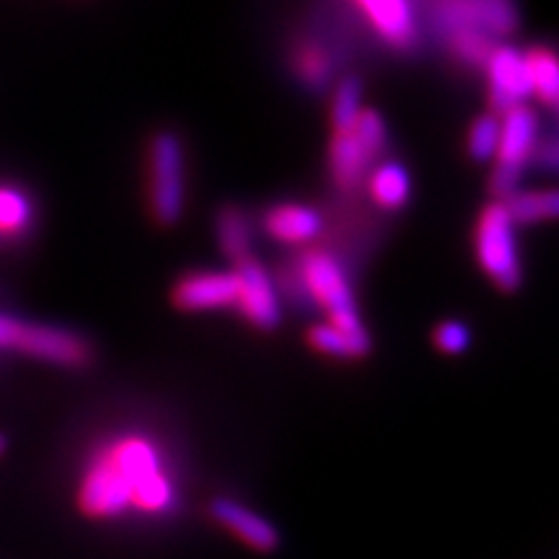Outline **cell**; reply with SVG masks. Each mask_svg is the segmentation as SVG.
<instances>
[{"instance_id":"1","label":"cell","mask_w":559,"mask_h":559,"mask_svg":"<svg viewBox=\"0 0 559 559\" xmlns=\"http://www.w3.org/2000/svg\"><path fill=\"white\" fill-rule=\"evenodd\" d=\"M104 461L130 495V510L145 515H164L177 506V485L166 469L164 453L143 432H124L102 445Z\"/></svg>"},{"instance_id":"2","label":"cell","mask_w":559,"mask_h":559,"mask_svg":"<svg viewBox=\"0 0 559 559\" xmlns=\"http://www.w3.org/2000/svg\"><path fill=\"white\" fill-rule=\"evenodd\" d=\"M296 275L300 290L326 313V324L353 334L368 332L358 313V304H355L353 285H349L347 272L342 270L337 257L330 251L309 249L298 260Z\"/></svg>"},{"instance_id":"3","label":"cell","mask_w":559,"mask_h":559,"mask_svg":"<svg viewBox=\"0 0 559 559\" xmlns=\"http://www.w3.org/2000/svg\"><path fill=\"white\" fill-rule=\"evenodd\" d=\"M389 130L376 109H362L353 128L334 132L330 145V174L340 190H358L373 164L383 156Z\"/></svg>"},{"instance_id":"4","label":"cell","mask_w":559,"mask_h":559,"mask_svg":"<svg viewBox=\"0 0 559 559\" xmlns=\"http://www.w3.org/2000/svg\"><path fill=\"white\" fill-rule=\"evenodd\" d=\"M500 117V140L498 153H495V169L489 177V187L498 202H506L510 194L519 192L521 174L539 153V117L536 111L523 104V107L508 109Z\"/></svg>"},{"instance_id":"5","label":"cell","mask_w":559,"mask_h":559,"mask_svg":"<svg viewBox=\"0 0 559 559\" xmlns=\"http://www.w3.org/2000/svg\"><path fill=\"white\" fill-rule=\"evenodd\" d=\"M502 202H489L481 210L477 230H474V251L485 275L498 285L500 290H515L521 285L523 264L519 249V234Z\"/></svg>"},{"instance_id":"6","label":"cell","mask_w":559,"mask_h":559,"mask_svg":"<svg viewBox=\"0 0 559 559\" xmlns=\"http://www.w3.org/2000/svg\"><path fill=\"white\" fill-rule=\"evenodd\" d=\"M148 200L160 226L181 221L187 205L185 145L174 132H158L148 148Z\"/></svg>"},{"instance_id":"7","label":"cell","mask_w":559,"mask_h":559,"mask_svg":"<svg viewBox=\"0 0 559 559\" xmlns=\"http://www.w3.org/2000/svg\"><path fill=\"white\" fill-rule=\"evenodd\" d=\"M0 349H16L55 366H86L91 360L88 342L79 334L60 326L19 321L3 313H0Z\"/></svg>"},{"instance_id":"8","label":"cell","mask_w":559,"mask_h":559,"mask_svg":"<svg viewBox=\"0 0 559 559\" xmlns=\"http://www.w3.org/2000/svg\"><path fill=\"white\" fill-rule=\"evenodd\" d=\"M436 24L445 41L456 37L498 41L519 26V11L513 0H438Z\"/></svg>"},{"instance_id":"9","label":"cell","mask_w":559,"mask_h":559,"mask_svg":"<svg viewBox=\"0 0 559 559\" xmlns=\"http://www.w3.org/2000/svg\"><path fill=\"white\" fill-rule=\"evenodd\" d=\"M234 309L241 313V319H247L251 326L262 332L277 330L280 321H283V306H280V293L264 264L249 257V260L234 264Z\"/></svg>"},{"instance_id":"10","label":"cell","mask_w":559,"mask_h":559,"mask_svg":"<svg viewBox=\"0 0 559 559\" xmlns=\"http://www.w3.org/2000/svg\"><path fill=\"white\" fill-rule=\"evenodd\" d=\"M485 73L492 115H506L508 109L523 107L531 99L526 52L510 45H498L485 62Z\"/></svg>"},{"instance_id":"11","label":"cell","mask_w":559,"mask_h":559,"mask_svg":"<svg viewBox=\"0 0 559 559\" xmlns=\"http://www.w3.org/2000/svg\"><path fill=\"white\" fill-rule=\"evenodd\" d=\"M379 37L394 50L409 52L417 45V13L412 0H353Z\"/></svg>"},{"instance_id":"12","label":"cell","mask_w":559,"mask_h":559,"mask_svg":"<svg viewBox=\"0 0 559 559\" xmlns=\"http://www.w3.org/2000/svg\"><path fill=\"white\" fill-rule=\"evenodd\" d=\"M210 515L221 528L230 531L236 539L247 544L254 551H275L280 544V534L264 515L234 498H215L210 502Z\"/></svg>"},{"instance_id":"13","label":"cell","mask_w":559,"mask_h":559,"mask_svg":"<svg viewBox=\"0 0 559 559\" xmlns=\"http://www.w3.org/2000/svg\"><path fill=\"white\" fill-rule=\"evenodd\" d=\"M174 304L181 311H218L234 306L236 277L234 272H192L174 285Z\"/></svg>"},{"instance_id":"14","label":"cell","mask_w":559,"mask_h":559,"mask_svg":"<svg viewBox=\"0 0 559 559\" xmlns=\"http://www.w3.org/2000/svg\"><path fill=\"white\" fill-rule=\"evenodd\" d=\"M262 226L277 243L285 247H306L324 228L317 207L304 205V202H280L264 213Z\"/></svg>"},{"instance_id":"15","label":"cell","mask_w":559,"mask_h":559,"mask_svg":"<svg viewBox=\"0 0 559 559\" xmlns=\"http://www.w3.org/2000/svg\"><path fill=\"white\" fill-rule=\"evenodd\" d=\"M368 194L376 205L383 210H402L407 207L412 198V179L400 160H383L368 174L366 179Z\"/></svg>"},{"instance_id":"16","label":"cell","mask_w":559,"mask_h":559,"mask_svg":"<svg viewBox=\"0 0 559 559\" xmlns=\"http://www.w3.org/2000/svg\"><path fill=\"white\" fill-rule=\"evenodd\" d=\"M309 345L317 349V353L326 355V358L358 360V358H366L373 342H370L368 332L353 334V332L340 330V326L326 324V321H324V324L311 326Z\"/></svg>"},{"instance_id":"17","label":"cell","mask_w":559,"mask_h":559,"mask_svg":"<svg viewBox=\"0 0 559 559\" xmlns=\"http://www.w3.org/2000/svg\"><path fill=\"white\" fill-rule=\"evenodd\" d=\"M215 236L218 247L230 262L239 264L251 257V221L241 207H223L215 218Z\"/></svg>"},{"instance_id":"18","label":"cell","mask_w":559,"mask_h":559,"mask_svg":"<svg viewBox=\"0 0 559 559\" xmlns=\"http://www.w3.org/2000/svg\"><path fill=\"white\" fill-rule=\"evenodd\" d=\"M526 68L531 81V96L539 99V104H544L547 109H555L559 96V68L555 52L547 50V47L528 50Z\"/></svg>"},{"instance_id":"19","label":"cell","mask_w":559,"mask_h":559,"mask_svg":"<svg viewBox=\"0 0 559 559\" xmlns=\"http://www.w3.org/2000/svg\"><path fill=\"white\" fill-rule=\"evenodd\" d=\"M502 205L508 207L515 226H536V223H547L555 218L559 200L555 190H519L510 194Z\"/></svg>"},{"instance_id":"20","label":"cell","mask_w":559,"mask_h":559,"mask_svg":"<svg viewBox=\"0 0 559 559\" xmlns=\"http://www.w3.org/2000/svg\"><path fill=\"white\" fill-rule=\"evenodd\" d=\"M34 221V205L29 194L19 187H0V236L16 239L29 230Z\"/></svg>"},{"instance_id":"21","label":"cell","mask_w":559,"mask_h":559,"mask_svg":"<svg viewBox=\"0 0 559 559\" xmlns=\"http://www.w3.org/2000/svg\"><path fill=\"white\" fill-rule=\"evenodd\" d=\"M362 86L358 79H345L337 83L332 94V124L334 132L353 128L362 115Z\"/></svg>"},{"instance_id":"22","label":"cell","mask_w":559,"mask_h":559,"mask_svg":"<svg viewBox=\"0 0 559 559\" xmlns=\"http://www.w3.org/2000/svg\"><path fill=\"white\" fill-rule=\"evenodd\" d=\"M498 140H500V117L492 115V111H487V115H481L472 122L469 138H466V151H469L472 160L487 164V160H495Z\"/></svg>"},{"instance_id":"23","label":"cell","mask_w":559,"mask_h":559,"mask_svg":"<svg viewBox=\"0 0 559 559\" xmlns=\"http://www.w3.org/2000/svg\"><path fill=\"white\" fill-rule=\"evenodd\" d=\"M296 70L311 88H324L332 81V62L319 47H304L296 58Z\"/></svg>"},{"instance_id":"24","label":"cell","mask_w":559,"mask_h":559,"mask_svg":"<svg viewBox=\"0 0 559 559\" xmlns=\"http://www.w3.org/2000/svg\"><path fill=\"white\" fill-rule=\"evenodd\" d=\"M432 340H436L440 353L464 355L472 345V332H469V326H466V324H461V321L451 319V321H443V324H438L436 337H432Z\"/></svg>"},{"instance_id":"25","label":"cell","mask_w":559,"mask_h":559,"mask_svg":"<svg viewBox=\"0 0 559 559\" xmlns=\"http://www.w3.org/2000/svg\"><path fill=\"white\" fill-rule=\"evenodd\" d=\"M3 449H5V440H3V438H0V453H3Z\"/></svg>"}]
</instances>
